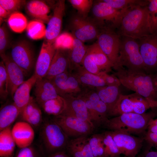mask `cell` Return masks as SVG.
<instances>
[{"instance_id":"cell-41","label":"cell","mask_w":157,"mask_h":157,"mask_svg":"<svg viewBox=\"0 0 157 157\" xmlns=\"http://www.w3.org/2000/svg\"><path fill=\"white\" fill-rule=\"evenodd\" d=\"M26 2L24 0H0V5L10 15L19 12L24 6Z\"/></svg>"},{"instance_id":"cell-53","label":"cell","mask_w":157,"mask_h":157,"mask_svg":"<svg viewBox=\"0 0 157 157\" xmlns=\"http://www.w3.org/2000/svg\"><path fill=\"white\" fill-rule=\"evenodd\" d=\"M123 157H125V156H124Z\"/></svg>"},{"instance_id":"cell-6","label":"cell","mask_w":157,"mask_h":157,"mask_svg":"<svg viewBox=\"0 0 157 157\" xmlns=\"http://www.w3.org/2000/svg\"><path fill=\"white\" fill-rule=\"evenodd\" d=\"M149 108H156L145 98L135 92L128 95L121 94L108 116L115 117L127 113L143 114Z\"/></svg>"},{"instance_id":"cell-43","label":"cell","mask_w":157,"mask_h":157,"mask_svg":"<svg viewBox=\"0 0 157 157\" xmlns=\"http://www.w3.org/2000/svg\"><path fill=\"white\" fill-rule=\"evenodd\" d=\"M82 66L88 72L96 75H97L101 71L93 61L88 49L82 61Z\"/></svg>"},{"instance_id":"cell-7","label":"cell","mask_w":157,"mask_h":157,"mask_svg":"<svg viewBox=\"0 0 157 157\" xmlns=\"http://www.w3.org/2000/svg\"><path fill=\"white\" fill-rule=\"evenodd\" d=\"M52 119L69 138H75L87 136L92 133L95 128L89 123L63 113L58 115L53 116Z\"/></svg>"},{"instance_id":"cell-23","label":"cell","mask_w":157,"mask_h":157,"mask_svg":"<svg viewBox=\"0 0 157 157\" xmlns=\"http://www.w3.org/2000/svg\"><path fill=\"white\" fill-rule=\"evenodd\" d=\"M37 78L34 74L30 78L21 84L16 90L13 98V103L21 112L30 102L32 97L30 92L35 85Z\"/></svg>"},{"instance_id":"cell-32","label":"cell","mask_w":157,"mask_h":157,"mask_svg":"<svg viewBox=\"0 0 157 157\" xmlns=\"http://www.w3.org/2000/svg\"><path fill=\"white\" fill-rule=\"evenodd\" d=\"M40 107L46 114L56 116L61 114L64 111L66 103L64 99L59 96L56 98L47 101Z\"/></svg>"},{"instance_id":"cell-18","label":"cell","mask_w":157,"mask_h":157,"mask_svg":"<svg viewBox=\"0 0 157 157\" xmlns=\"http://www.w3.org/2000/svg\"><path fill=\"white\" fill-rule=\"evenodd\" d=\"M62 97L66 103L65 108L63 113L74 117L82 121L88 122L95 127L90 120L85 102L80 95H69Z\"/></svg>"},{"instance_id":"cell-37","label":"cell","mask_w":157,"mask_h":157,"mask_svg":"<svg viewBox=\"0 0 157 157\" xmlns=\"http://www.w3.org/2000/svg\"><path fill=\"white\" fill-rule=\"evenodd\" d=\"M94 157H104V146L101 134H94L88 138Z\"/></svg>"},{"instance_id":"cell-25","label":"cell","mask_w":157,"mask_h":157,"mask_svg":"<svg viewBox=\"0 0 157 157\" xmlns=\"http://www.w3.org/2000/svg\"><path fill=\"white\" fill-rule=\"evenodd\" d=\"M70 72L77 79L81 85L85 88L96 89L106 85L101 77L88 72L82 66Z\"/></svg>"},{"instance_id":"cell-29","label":"cell","mask_w":157,"mask_h":157,"mask_svg":"<svg viewBox=\"0 0 157 157\" xmlns=\"http://www.w3.org/2000/svg\"><path fill=\"white\" fill-rule=\"evenodd\" d=\"M8 127L0 131V156L13 157L16 144Z\"/></svg>"},{"instance_id":"cell-12","label":"cell","mask_w":157,"mask_h":157,"mask_svg":"<svg viewBox=\"0 0 157 157\" xmlns=\"http://www.w3.org/2000/svg\"><path fill=\"white\" fill-rule=\"evenodd\" d=\"M140 39V51L147 72L157 69V32Z\"/></svg>"},{"instance_id":"cell-50","label":"cell","mask_w":157,"mask_h":157,"mask_svg":"<svg viewBox=\"0 0 157 157\" xmlns=\"http://www.w3.org/2000/svg\"><path fill=\"white\" fill-rule=\"evenodd\" d=\"M156 71V75L154 76V79L155 85L157 89V69Z\"/></svg>"},{"instance_id":"cell-39","label":"cell","mask_w":157,"mask_h":157,"mask_svg":"<svg viewBox=\"0 0 157 157\" xmlns=\"http://www.w3.org/2000/svg\"><path fill=\"white\" fill-rule=\"evenodd\" d=\"M9 94L8 81L5 64L3 61L0 62V98L5 100Z\"/></svg>"},{"instance_id":"cell-16","label":"cell","mask_w":157,"mask_h":157,"mask_svg":"<svg viewBox=\"0 0 157 157\" xmlns=\"http://www.w3.org/2000/svg\"><path fill=\"white\" fill-rule=\"evenodd\" d=\"M0 56L7 72L9 93L13 97L16 90L25 81L24 77L26 75L21 68L13 60L10 55L5 53Z\"/></svg>"},{"instance_id":"cell-51","label":"cell","mask_w":157,"mask_h":157,"mask_svg":"<svg viewBox=\"0 0 157 157\" xmlns=\"http://www.w3.org/2000/svg\"><path fill=\"white\" fill-rule=\"evenodd\" d=\"M150 122L152 123L157 124V118L156 119H153Z\"/></svg>"},{"instance_id":"cell-34","label":"cell","mask_w":157,"mask_h":157,"mask_svg":"<svg viewBox=\"0 0 157 157\" xmlns=\"http://www.w3.org/2000/svg\"><path fill=\"white\" fill-rule=\"evenodd\" d=\"M26 31L28 37L34 40H37L44 38L46 27L44 24L40 21L33 20L28 23Z\"/></svg>"},{"instance_id":"cell-52","label":"cell","mask_w":157,"mask_h":157,"mask_svg":"<svg viewBox=\"0 0 157 157\" xmlns=\"http://www.w3.org/2000/svg\"><path fill=\"white\" fill-rule=\"evenodd\" d=\"M138 157H144V156H138Z\"/></svg>"},{"instance_id":"cell-1","label":"cell","mask_w":157,"mask_h":157,"mask_svg":"<svg viewBox=\"0 0 157 157\" xmlns=\"http://www.w3.org/2000/svg\"><path fill=\"white\" fill-rule=\"evenodd\" d=\"M124 37L139 40L156 31L147 6H138L129 9L124 13L120 26Z\"/></svg>"},{"instance_id":"cell-42","label":"cell","mask_w":157,"mask_h":157,"mask_svg":"<svg viewBox=\"0 0 157 157\" xmlns=\"http://www.w3.org/2000/svg\"><path fill=\"white\" fill-rule=\"evenodd\" d=\"M10 42L9 34L6 24L4 23L0 28V54H5Z\"/></svg>"},{"instance_id":"cell-3","label":"cell","mask_w":157,"mask_h":157,"mask_svg":"<svg viewBox=\"0 0 157 157\" xmlns=\"http://www.w3.org/2000/svg\"><path fill=\"white\" fill-rule=\"evenodd\" d=\"M157 114L154 111L143 114L124 113L108 119L104 125L111 131L145 134L150 122Z\"/></svg>"},{"instance_id":"cell-14","label":"cell","mask_w":157,"mask_h":157,"mask_svg":"<svg viewBox=\"0 0 157 157\" xmlns=\"http://www.w3.org/2000/svg\"><path fill=\"white\" fill-rule=\"evenodd\" d=\"M50 80L58 95L62 97L77 96L83 90L77 79L69 71L56 76Z\"/></svg>"},{"instance_id":"cell-22","label":"cell","mask_w":157,"mask_h":157,"mask_svg":"<svg viewBox=\"0 0 157 157\" xmlns=\"http://www.w3.org/2000/svg\"><path fill=\"white\" fill-rule=\"evenodd\" d=\"M26 13L34 20L48 24L52 15H49L50 8L44 1L32 0L26 2L25 6Z\"/></svg>"},{"instance_id":"cell-33","label":"cell","mask_w":157,"mask_h":157,"mask_svg":"<svg viewBox=\"0 0 157 157\" xmlns=\"http://www.w3.org/2000/svg\"><path fill=\"white\" fill-rule=\"evenodd\" d=\"M8 24L10 28L17 33H21L26 28L27 20L22 13L17 12L11 14L8 18Z\"/></svg>"},{"instance_id":"cell-40","label":"cell","mask_w":157,"mask_h":157,"mask_svg":"<svg viewBox=\"0 0 157 157\" xmlns=\"http://www.w3.org/2000/svg\"><path fill=\"white\" fill-rule=\"evenodd\" d=\"M68 1L77 10L78 15L85 18L87 17L93 6V1L92 0H69Z\"/></svg>"},{"instance_id":"cell-35","label":"cell","mask_w":157,"mask_h":157,"mask_svg":"<svg viewBox=\"0 0 157 157\" xmlns=\"http://www.w3.org/2000/svg\"><path fill=\"white\" fill-rule=\"evenodd\" d=\"M104 146V157H120L121 154L109 131L102 133Z\"/></svg>"},{"instance_id":"cell-27","label":"cell","mask_w":157,"mask_h":157,"mask_svg":"<svg viewBox=\"0 0 157 157\" xmlns=\"http://www.w3.org/2000/svg\"><path fill=\"white\" fill-rule=\"evenodd\" d=\"M72 38V47L69 50L70 72L82 66V61L88 48V46L85 45L82 41L73 36Z\"/></svg>"},{"instance_id":"cell-30","label":"cell","mask_w":157,"mask_h":157,"mask_svg":"<svg viewBox=\"0 0 157 157\" xmlns=\"http://www.w3.org/2000/svg\"><path fill=\"white\" fill-rule=\"evenodd\" d=\"M88 50L94 63L101 71L108 72L113 68V65L97 42L88 46Z\"/></svg>"},{"instance_id":"cell-15","label":"cell","mask_w":157,"mask_h":157,"mask_svg":"<svg viewBox=\"0 0 157 157\" xmlns=\"http://www.w3.org/2000/svg\"><path fill=\"white\" fill-rule=\"evenodd\" d=\"M65 1H58L55 5L53 13L46 27L44 41L52 44L60 35L65 8Z\"/></svg>"},{"instance_id":"cell-47","label":"cell","mask_w":157,"mask_h":157,"mask_svg":"<svg viewBox=\"0 0 157 157\" xmlns=\"http://www.w3.org/2000/svg\"><path fill=\"white\" fill-rule=\"evenodd\" d=\"M46 157H70L65 150L60 151L52 154Z\"/></svg>"},{"instance_id":"cell-5","label":"cell","mask_w":157,"mask_h":157,"mask_svg":"<svg viewBox=\"0 0 157 157\" xmlns=\"http://www.w3.org/2000/svg\"><path fill=\"white\" fill-rule=\"evenodd\" d=\"M123 37L121 40L117 63L113 68L124 67L130 70L147 72L140 52L139 44L135 39Z\"/></svg>"},{"instance_id":"cell-10","label":"cell","mask_w":157,"mask_h":157,"mask_svg":"<svg viewBox=\"0 0 157 157\" xmlns=\"http://www.w3.org/2000/svg\"><path fill=\"white\" fill-rule=\"evenodd\" d=\"M121 154L136 157L142 146L144 139L122 131H109Z\"/></svg>"},{"instance_id":"cell-28","label":"cell","mask_w":157,"mask_h":157,"mask_svg":"<svg viewBox=\"0 0 157 157\" xmlns=\"http://www.w3.org/2000/svg\"><path fill=\"white\" fill-rule=\"evenodd\" d=\"M119 88L106 85L96 88V91L100 99L107 106L108 115L115 105L121 94Z\"/></svg>"},{"instance_id":"cell-21","label":"cell","mask_w":157,"mask_h":157,"mask_svg":"<svg viewBox=\"0 0 157 157\" xmlns=\"http://www.w3.org/2000/svg\"><path fill=\"white\" fill-rule=\"evenodd\" d=\"M34 86L35 99L40 107L47 101L59 96L50 80L44 78L37 79Z\"/></svg>"},{"instance_id":"cell-45","label":"cell","mask_w":157,"mask_h":157,"mask_svg":"<svg viewBox=\"0 0 157 157\" xmlns=\"http://www.w3.org/2000/svg\"><path fill=\"white\" fill-rule=\"evenodd\" d=\"M147 7L152 19L157 26V0H149Z\"/></svg>"},{"instance_id":"cell-8","label":"cell","mask_w":157,"mask_h":157,"mask_svg":"<svg viewBox=\"0 0 157 157\" xmlns=\"http://www.w3.org/2000/svg\"><path fill=\"white\" fill-rule=\"evenodd\" d=\"M10 56L26 75L33 69L35 62L34 53L31 46L26 41H20L14 44Z\"/></svg>"},{"instance_id":"cell-20","label":"cell","mask_w":157,"mask_h":157,"mask_svg":"<svg viewBox=\"0 0 157 157\" xmlns=\"http://www.w3.org/2000/svg\"><path fill=\"white\" fill-rule=\"evenodd\" d=\"M68 49L58 48L56 51L48 71L44 78L51 80L70 69Z\"/></svg>"},{"instance_id":"cell-24","label":"cell","mask_w":157,"mask_h":157,"mask_svg":"<svg viewBox=\"0 0 157 157\" xmlns=\"http://www.w3.org/2000/svg\"><path fill=\"white\" fill-rule=\"evenodd\" d=\"M65 150L70 157H94L87 136L69 140Z\"/></svg>"},{"instance_id":"cell-26","label":"cell","mask_w":157,"mask_h":157,"mask_svg":"<svg viewBox=\"0 0 157 157\" xmlns=\"http://www.w3.org/2000/svg\"><path fill=\"white\" fill-rule=\"evenodd\" d=\"M19 116L22 121L28 123L33 128H40L43 120L40 107L33 97Z\"/></svg>"},{"instance_id":"cell-49","label":"cell","mask_w":157,"mask_h":157,"mask_svg":"<svg viewBox=\"0 0 157 157\" xmlns=\"http://www.w3.org/2000/svg\"><path fill=\"white\" fill-rule=\"evenodd\" d=\"M144 157H157V151L148 152L145 154Z\"/></svg>"},{"instance_id":"cell-9","label":"cell","mask_w":157,"mask_h":157,"mask_svg":"<svg viewBox=\"0 0 157 157\" xmlns=\"http://www.w3.org/2000/svg\"><path fill=\"white\" fill-rule=\"evenodd\" d=\"M127 10L116 9L103 0L97 1L92 8L93 15L99 23L108 24L113 28L120 26L122 17Z\"/></svg>"},{"instance_id":"cell-17","label":"cell","mask_w":157,"mask_h":157,"mask_svg":"<svg viewBox=\"0 0 157 157\" xmlns=\"http://www.w3.org/2000/svg\"><path fill=\"white\" fill-rule=\"evenodd\" d=\"M56 49L54 43L43 42L35 65L34 74L37 79L43 78L46 75Z\"/></svg>"},{"instance_id":"cell-36","label":"cell","mask_w":157,"mask_h":157,"mask_svg":"<svg viewBox=\"0 0 157 157\" xmlns=\"http://www.w3.org/2000/svg\"><path fill=\"white\" fill-rule=\"evenodd\" d=\"M103 1L119 10H127L135 6H145L149 3V0H103Z\"/></svg>"},{"instance_id":"cell-44","label":"cell","mask_w":157,"mask_h":157,"mask_svg":"<svg viewBox=\"0 0 157 157\" xmlns=\"http://www.w3.org/2000/svg\"><path fill=\"white\" fill-rule=\"evenodd\" d=\"M97 75L103 79L106 85L119 87L121 85L119 79L115 74H109L106 71H101Z\"/></svg>"},{"instance_id":"cell-46","label":"cell","mask_w":157,"mask_h":157,"mask_svg":"<svg viewBox=\"0 0 157 157\" xmlns=\"http://www.w3.org/2000/svg\"><path fill=\"white\" fill-rule=\"evenodd\" d=\"M144 134V140L151 144L157 146V133L147 131Z\"/></svg>"},{"instance_id":"cell-2","label":"cell","mask_w":157,"mask_h":157,"mask_svg":"<svg viewBox=\"0 0 157 157\" xmlns=\"http://www.w3.org/2000/svg\"><path fill=\"white\" fill-rule=\"evenodd\" d=\"M121 85L142 96L157 108V89L154 76L145 71H133L124 67L115 69Z\"/></svg>"},{"instance_id":"cell-31","label":"cell","mask_w":157,"mask_h":157,"mask_svg":"<svg viewBox=\"0 0 157 157\" xmlns=\"http://www.w3.org/2000/svg\"><path fill=\"white\" fill-rule=\"evenodd\" d=\"M20 113L13 102L2 107L0 110V131L10 126Z\"/></svg>"},{"instance_id":"cell-13","label":"cell","mask_w":157,"mask_h":157,"mask_svg":"<svg viewBox=\"0 0 157 157\" xmlns=\"http://www.w3.org/2000/svg\"><path fill=\"white\" fill-rule=\"evenodd\" d=\"M69 25L73 36L83 42L97 38L99 33L95 23L78 15L71 19Z\"/></svg>"},{"instance_id":"cell-4","label":"cell","mask_w":157,"mask_h":157,"mask_svg":"<svg viewBox=\"0 0 157 157\" xmlns=\"http://www.w3.org/2000/svg\"><path fill=\"white\" fill-rule=\"evenodd\" d=\"M69 138L52 118H46L40 127L38 145L46 157L65 150Z\"/></svg>"},{"instance_id":"cell-38","label":"cell","mask_w":157,"mask_h":157,"mask_svg":"<svg viewBox=\"0 0 157 157\" xmlns=\"http://www.w3.org/2000/svg\"><path fill=\"white\" fill-rule=\"evenodd\" d=\"M19 149L15 157H46L39 145L32 144Z\"/></svg>"},{"instance_id":"cell-19","label":"cell","mask_w":157,"mask_h":157,"mask_svg":"<svg viewBox=\"0 0 157 157\" xmlns=\"http://www.w3.org/2000/svg\"><path fill=\"white\" fill-rule=\"evenodd\" d=\"M11 132L16 145L19 148L32 144L35 133L33 128L28 123L24 121L16 122L12 128Z\"/></svg>"},{"instance_id":"cell-11","label":"cell","mask_w":157,"mask_h":157,"mask_svg":"<svg viewBox=\"0 0 157 157\" xmlns=\"http://www.w3.org/2000/svg\"><path fill=\"white\" fill-rule=\"evenodd\" d=\"M104 29L99 33L97 43L113 65V68L117 63L121 40L110 29Z\"/></svg>"},{"instance_id":"cell-48","label":"cell","mask_w":157,"mask_h":157,"mask_svg":"<svg viewBox=\"0 0 157 157\" xmlns=\"http://www.w3.org/2000/svg\"><path fill=\"white\" fill-rule=\"evenodd\" d=\"M10 15L8 12L0 5V18L6 19L8 18Z\"/></svg>"}]
</instances>
